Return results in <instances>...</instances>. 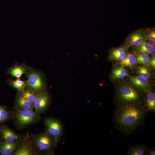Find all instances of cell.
<instances>
[{
	"label": "cell",
	"instance_id": "cell-1",
	"mask_svg": "<svg viewBox=\"0 0 155 155\" xmlns=\"http://www.w3.org/2000/svg\"><path fill=\"white\" fill-rule=\"evenodd\" d=\"M146 113L142 106L136 104L119 105L115 111L113 122L119 130L131 133L142 123Z\"/></svg>",
	"mask_w": 155,
	"mask_h": 155
},
{
	"label": "cell",
	"instance_id": "cell-2",
	"mask_svg": "<svg viewBox=\"0 0 155 155\" xmlns=\"http://www.w3.org/2000/svg\"><path fill=\"white\" fill-rule=\"evenodd\" d=\"M26 74L27 89L38 93L44 91L46 82L44 75L31 68L27 69Z\"/></svg>",
	"mask_w": 155,
	"mask_h": 155
},
{
	"label": "cell",
	"instance_id": "cell-3",
	"mask_svg": "<svg viewBox=\"0 0 155 155\" xmlns=\"http://www.w3.org/2000/svg\"><path fill=\"white\" fill-rule=\"evenodd\" d=\"M118 99L123 105L136 104L140 98V92L133 86L128 85H121L117 91Z\"/></svg>",
	"mask_w": 155,
	"mask_h": 155
},
{
	"label": "cell",
	"instance_id": "cell-4",
	"mask_svg": "<svg viewBox=\"0 0 155 155\" xmlns=\"http://www.w3.org/2000/svg\"><path fill=\"white\" fill-rule=\"evenodd\" d=\"M44 123L47 129V132L53 137L57 145L63 133L62 123L59 120L52 117L46 118Z\"/></svg>",
	"mask_w": 155,
	"mask_h": 155
},
{
	"label": "cell",
	"instance_id": "cell-5",
	"mask_svg": "<svg viewBox=\"0 0 155 155\" xmlns=\"http://www.w3.org/2000/svg\"><path fill=\"white\" fill-rule=\"evenodd\" d=\"M34 142L38 149L44 152L51 151L57 145L54 139L47 131L36 136Z\"/></svg>",
	"mask_w": 155,
	"mask_h": 155
},
{
	"label": "cell",
	"instance_id": "cell-6",
	"mask_svg": "<svg viewBox=\"0 0 155 155\" xmlns=\"http://www.w3.org/2000/svg\"><path fill=\"white\" fill-rule=\"evenodd\" d=\"M15 117L18 123L21 126H24L33 122L38 117V113L32 110L21 109L16 112Z\"/></svg>",
	"mask_w": 155,
	"mask_h": 155
},
{
	"label": "cell",
	"instance_id": "cell-7",
	"mask_svg": "<svg viewBox=\"0 0 155 155\" xmlns=\"http://www.w3.org/2000/svg\"><path fill=\"white\" fill-rule=\"evenodd\" d=\"M50 101V96L47 92L43 91L38 93L34 104L36 112L38 113L45 111L49 106Z\"/></svg>",
	"mask_w": 155,
	"mask_h": 155
},
{
	"label": "cell",
	"instance_id": "cell-8",
	"mask_svg": "<svg viewBox=\"0 0 155 155\" xmlns=\"http://www.w3.org/2000/svg\"><path fill=\"white\" fill-rule=\"evenodd\" d=\"M147 39L146 32L140 30L129 35L126 39L125 46L127 48L130 46H137Z\"/></svg>",
	"mask_w": 155,
	"mask_h": 155
},
{
	"label": "cell",
	"instance_id": "cell-9",
	"mask_svg": "<svg viewBox=\"0 0 155 155\" xmlns=\"http://www.w3.org/2000/svg\"><path fill=\"white\" fill-rule=\"evenodd\" d=\"M129 78L133 86L141 91L146 92L150 90V85L148 80L141 76H131L127 75Z\"/></svg>",
	"mask_w": 155,
	"mask_h": 155
},
{
	"label": "cell",
	"instance_id": "cell-10",
	"mask_svg": "<svg viewBox=\"0 0 155 155\" xmlns=\"http://www.w3.org/2000/svg\"><path fill=\"white\" fill-rule=\"evenodd\" d=\"M128 53L127 48L125 46L114 48L110 52L109 59L110 60L120 61L125 58Z\"/></svg>",
	"mask_w": 155,
	"mask_h": 155
},
{
	"label": "cell",
	"instance_id": "cell-11",
	"mask_svg": "<svg viewBox=\"0 0 155 155\" xmlns=\"http://www.w3.org/2000/svg\"><path fill=\"white\" fill-rule=\"evenodd\" d=\"M145 105L143 106L146 112H155V94L154 92L149 90L147 92Z\"/></svg>",
	"mask_w": 155,
	"mask_h": 155
},
{
	"label": "cell",
	"instance_id": "cell-12",
	"mask_svg": "<svg viewBox=\"0 0 155 155\" xmlns=\"http://www.w3.org/2000/svg\"><path fill=\"white\" fill-rule=\"evenodd\" d=\"M0 134L4 141L12 142L16 141L18 138V135L10 129L5 127L0 129Z\"/></svg>",
	"mask_w": 155,
	"mask_h": 155
},
{
	"label": "cell",
	"instance_id": "cell-13",
	"mask_svg": "<svg viewBox=\"0 0 155 155\" xmlns=\"http://www.w3.org/2000/svg\"><path fill=\"white\" fill-rule=\"evenodd\" d=\"M16 141L8 142H0V153L2 155H9L12 153L17 146Z\"/></svg>",
	"mask_w": 155,
	"mask_h": 155
},
{
	"label": "cell",
	"instance_id": "cell-14",
	"mask_svg": "<svg viewBox=\"0 0 155 155\" xmlns=\"http://www.w3.org/2000/svg\"><path fill=\"white\" fill-rule=\"evenodd\" d=\"M146 40L140 45L136 46V52L138 53H143L147 54H153L155 51L154 45L149 42L146 41Z\"/></svg>",
	"mask_w": 155,
	"mask_h": 155
},
{
	"label": "cell",
	"instance_id": "cell-15",
	"mask_svg": "<svg viewBox=\"0 0 155 155\" xmlns=\"http://www.w3.org/2000/svg\"><path fill=\"white\" fill-rule=\"evenodd\" d=\"M127 71L124 67L115 66L111 73V78L113 80L122 78L127 76Z\"/></svg>",
	"mask_w": 155,
	"mask_h": 155
},
{
	"label": "cell",
	"instance_id": "cell-16",
	"mask_svg": "<svg viewBox=\"0 0 155 155\" xmlns=\"http://www.w3.org/2000/svg\"><path fill=\"white\" fill-rule=\"evenodd\" d=\"M26 71L25 66L16 65L10 68L8 71V73L17 79H20L23 74L26 73Z\"/></svg>",
	"mask_w": 155,
	"mask_h": 155
},
{
	"label": "cell",
	"instance_id": "cell-17",
	"mask_svg": "<svg viewBox=\"0 0 155 155\" xmlns=\"http://www.w3.org/2000/svg\"><path fill=\"white\" fill-rule=\"evenodd\" d=\"M137 63L136 57L133 54L128 53L125 58L120 61L121 66L131 67Z\"/></svg>",
	"mask_w": 155,
	"mask_h": 155
},
{
	"label": "cell",
	"instance_id": "cell-18",
	"mask_svg": "<svg viewBox=\"0 0 155 155\" xmlns=\"http://www.w3.org/2000/svg\"><path fill=\"white\" fill-rule=\"evenodd\" d=\"M147 148L144 145L138 144L131 147L127 153L129 155H146L148 150Z\"/></svg>",
	"mask_w": 155,
	"mask_h": 155
},
{
	"label": "cell",
	"instance_id": "cell-19",
	"mask_svg": "<svg viewBox=\"0 0 155 155\" xmlns=\"http://www.w3.org/2000/svg\"><path fill=\"white\" fill-rule=\"evenodd\" d=\"M20 96L33 104L35 102L38 93L30 90H23L20 91Z\"/></svg>",
	"mask_w": 155,
	"mask_h": 155
},
{
	"label": "cell",
	"instance_id": "cell-20",
	"mask_svg": "<svg viewBox=\"0 0 155 155\" xmlns=\"http://www.w3.org/2000/svg\"><path fill=\"white\" fill-rule=\"evenodd\" d=\"M18 105L21 109L25 110H32L34 108V104L26 100L20 95L17 100Z\"/></svg>",
	"mask_w": 155,
	"mask_h": 155
},
{
	"label": "cell",
	"instance_id": "cell-21",
	"mask_svg": "<svg viewBox=\"0 0 155 155\" xmlns=\"http://www.w3.org/2000/svg\"><path fill=\"white\" fill-rule=\"evenodd\" d=\"M150 58L147 54L139 53L136 55V63L144 65H147L149 63Z\"/></svg>",
	"mask_w": 155,
	"mask_h": 155
},
{
	"label": "cell",
	"instance_id": "cell-22",
	"mask_svg": "<svg viewBox=\"0 0 155 155\" xmlns=\"http://www.w3.org/2000/svg\"><path fill=\"white\" fill-rule=\"evenodd\" d=\"M10 83L13 87L18 89L20 92L24 90L26 87V82L22 81L20 79L11 81Z\"/></svg>",
	"mask_w": 155,
	"mask_h": 155
},
{
	"label": "cell",
	"instance_id": "cell-23",
	"mask_svg": "<svg viewBox=\"0 0 155 155\" xmlns=\"http://www.w3.org/2000/svg\"><path fill=\"white\" fill-rule=\"evenodd\" d=\"M137 71L141 77L147 80L150 78L151 74L148 68L144 65L139 67Z\"/></svg>",
	"mask_w": 155,
	"mask_h": 155
},
{
	"label": "cell",
	"instance_id": "cell-24",
	"mask_svg": "<svg viewBox=\"0 0 155 155\" xmlns=\"http://www.w3.org/2000/svg\"><path fill=\"white\" fill-rule=\"evenodd\" d=\"M32 154L31 150L26 146H23L13 153L14 155H31Z\"/></svg>",
	"mask_w": 155,
	"mask_h": 155
},
{
	"label": "cell",
	"instance_id": "cell-25",
	"mask_svg": "<svg viewBox=\"0 0 155 155\" xmlns=\"http://www.w3.org/2000/svg\"><path fill=\"white\" fill-rule=\"evenodd\" d=\"M9 113L6 107L0 105V123L5 121L8 117Z\"/></svg>",
	"mask_w": 155,
	"mask_h": 155
},
{
	"label": "cell",
	"instance_id": "cell-26",
	"mask_svg": "<svg viewBox=\"0 0 155 155\" xmlns=\"http://www.w3.org/2000/svg\"><path fill=\"white\" fill-rule=\"evenodd\" d=\"M147 33V38L149 42L154 46L155 44V31L154 29L151 30Z\"/></svg>",
	"mask_w": 155,
	"mask_h": 155
},
{
	"label": "cell",
	"instance_id": "cell-27",
	"mask_svg": "<svg viewBox=\"0 0 155 155\" xmlns=\"http://www.w3.org/2000/svg\"><path fill=\"white\" fill-rule=\"evenodd\" d=\"M149 63L150 66L154 69H155V53L153 54V55L150 58Z\"/></svg>",
	"mask_w": 155,
	"mask_h": 155
},
{
	"label": "cell",
	"instance_id": "cell-28",
	"mask_svg": "<svg viewBox=\"0 0 155 155\" xmlns=\"http://www.w3.org/2000/svg\"><path fill=\"white\" fill-rule=\"evenodd\" d=\"M147 155H155V150L153 148H151L149 149H148L146 153Z\"/></svg>",
	"mask_w": 155,
	"mask_h": 155
}]
</instances>
